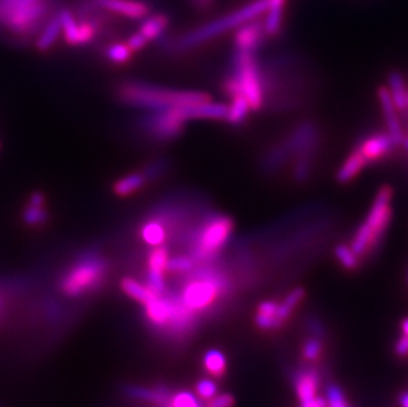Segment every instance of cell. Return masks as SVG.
Masks as SVG:
<instances>
[{"instance_id": "cell-1", "label": "cell", "mask_w": 408, "mask_h": 407, "mask_svg": "<svg viewBox=\"0 0 408 407\" xmlns=\"http://www.w3.org/2000/svg\"><path fill=\"white\" fill-rule=\"evenodd\" d=\"M119 98L130 106L160 111L209 101L210 95L195 90H173L149 83L131 81L123 83L119 88Z\"/></svg>"}, {"instance_id": "cell-2", "label": "cell", "mask_w": 408, "mask_h": 407, "mask_svg": "<svg viewBox=\"0 0 408 407\" xmlns=\"http://www.w3.org/2000/svg\"><path fill=\"white\" fill-rule=\"evenodd\" d=\"M392 188L390 185H382L372 200L366 218L354 233L350 248L360 258L374 249L389 229L392 216Z\"/></svg>"}, {"instance_id": "cell-3", "label": "cell", "mask_w": 408, "mask_h": 407, "mask_svg": "<svg viewBox=\"0 0 408 407\" xmlns=\"http://www.w3.org/2000/svg\"><path fill=\"white\" fill-rule=\"evenodd\" d=\"M267 7H269V0H252L241 9H235L227 15H223L221 18L212 20L208 24L190 31L189 33H186L178 40L177 46L180 49H190L193 46L203 44L205 41L213 40L215 37L226 33L227 31L237 29L243 26L245 23L259 18L262 15L266 14Z\"/></svg>"}, {"instance_id": "cell-4", "label": "cell", "mask_w": 408, "mask_h": 407, "mask_svg": "<svg viewBox=\"0 0 408 407\" xmlns=\"http://www.w3.org/2000/svg\"><path fill=\"white\" fill-rule=\"evenodd\" d=\"M106 274L107 263L102 255L95 250H86L60 279V288L66 296L78 297L102 286Z\"/></svg>"}, {"instance_id": "cell-5", "label": "cell", "mask_w": 408, "mask_h": 407, "mask_svg": "<svg viewBox=\"0 0 408 407\" xmlns=\"http://www.w3.org/2000/svg\"><path fill=\"white\" fill-rule=\"evenodd\" d=\"M226 279L212 268H200L183 287L180 302L193 314L208 310L226 290Z\"/></svg>"}, {"instance_id": "cell-6", "label": "cell", "mask_w": 408, "mask_h": 407, "mask_svg": "<svg viewBox=\"0 0 408 407\" xmlns=\"http://www.w3.org/2000/svg\"><path fill=\"white\" fill-rule=\"evenodd\" d=\"M234 231V222L229 216H210L193 233L192 258L195 262H203L213 258L227 245Z\"/></svg>"}, {"instance_id": "cell-7", "label": "cell", "mask_w": 408, "mask_h": 407, "mask_svg": "<svg viewBox=\"0 0 408 407\" xmlns=\"http://www.w3.org/2000/svg\"><path fill=\"white\" fill-rule=\"evenodd\" d=\"M232 77L240 85L241 92L249 102L251 110H259L264 102V88L254 52L235 51Z\"/></svg>"}, {"instance_id": "cell-8", "label": "cell", "mask_w": 408, "mask_h": 407, "mask_svg": "<svg viewBox=\"0 0 408 407\" xmlns=\"http://www.w3.org/2000/svg\"><path fill=\"white\" fill-rule=\"evenodd\" d=\"M45 0H4L0 6V20L16 33L38 27V21L47 14Z\"/></svg>"}, {"instance_id": "cell-9", "label": "cell", "mask_w": 408, "mask_h": 407, "mask_svg": "<svg viewBox=\"0 0 408 407\" xmlns=\"http://www.w3.org/2000/svg\"><path fill=\"white\" fill-rule=\"evenodd\" d=\"M186 122L188 118L184 107H175L154 111V114L143 120L141 126L156 139L171 140L177 138L183 132Z\"/></svg>"}, {"instance_id": "cell-10", "label": "cell", "mask_w": 408, "mask_h": 407, "mask_svg": "<svg viewBox=\"0 0 408 407\" xmlns=\"http://www.w3.org/2000/svg\"><path fill=\"white\" fill-rule=\"evenodd\" d=\"M168 259L169 255L166 246H156L149 253L147 287L158 295L167 292L164 273L167 271Z\"/></svg>"}, {"instance_id": "cell-11", "label": "cell", "mask_w": 408, "mask_h": 407, "mask_svg": "<svg viewBox=\"0 0 408 407\" xmlns=\"http://www.w3.org/2000/svg\"><path fill=\"white\" fill-rule=\"evenodd\" d=\"M378 100H380V107H382V114H383L387 134L392 139V142L395 143V146H399L403 143L404 132H403L400 120H399L398 109L395 107V105L392 102L387 86H380L378 89Z\"/></svg>"}, {"instance_id": "cell-12", "label": "cell", "mask_w": 408, "mask_h": 407, "mask_svg": "<svg viewBox=\"0 0 408 407\" xmlns=\"http://www.w3.org/2000/svg\"><path fill=\"white\" fill-rule=\"evenodd\" d=\"M266 35L263 21L258 18L245 23L241 27L237 28L234 35V46L235 51H245V52H257V49L262 46L263 38Z\"/></svg>"}, {"instance_id": "cell-13", "label": "cell", "mask_w": 408, "mask_h": 407, "mask_svg": "<svg viewBox=\"0 0 408 407\" xmlns=\"http://www.w3.org/2000/svg\"><path fill=\"white\" fill-rule=\"evenodd\" d=\"M394 147L397 146L387 132H375L360 142L357 149L367 163H374L387 157Z\"/></svg>"}, {"instance_id": "cell-14", "label": "cell", "mask_w": 408, "mask_h": 407, "mask_svg": "<svg viewBox=\"0 0 408 407\" xmlns=\"http://www.w3.org/2000/svg\"><path fill=\"white\" fill-rule=\"evenodd\" d=\"M58 18L61 20V26L65 32L66 41L73 46H80L89 43L94 35V28L89 23L78 26L69 11H61Z\"/></svg>"}, {"instance_id": "cell-15", "label": "cell", "mask_w": 408, "mask_h": 407, "mask_svg": "<svg viewBox=\"0 0 408 407\" xmlns=\"http://www.w3.org/2000/svg\"><path fill=\"white\" fill-rule=\"evenodd\" d=\"M367 164L369 163L366 162V159L362 157L361 152L355 148L343 160V164L337 171L335 179L341 184H348V183L353 181L357 176L360 175Z\"/></svg>"}, {"instance_id": "cell-16", "label": "cell", "mask_w": 408, "mask_h": 407, "mask_svg": "<svg viewBox=\"0 0 408 407\" xmlns=\"http://www.w3.org/2000/svg\"><path fill=\"white\" fill-rule=\"evenodd\" d=\"M98 1L103 7L129 18H143L149 12V7L140 1H132V0H98Z\"/></svg>"}, {"instance_id": "cell-17", "label": "cell", "mask_w": 408, "mask_h": 407, "mask_svg": "<svg viewBox=\"0 0 408 407\" xmlns=\"http://www.w3.org/2000/svg\"><path fill=\"white\" fill-rule=\"evenodd\" d=\"M286 0H269V7L266 11V18L263 21L267 36H277L281 31L283 16H284Z\"/></svg>"}, {"instance_id": "cell-18", "label": "cell", "mask_w": 408, "mask_h": 407, "mask_svg": "<svg viewBox=\"0 0 408 407\" xmlns=\"http://www.w3.org/2000/svg\"><path fill=\"white\" fill-rule=\"evenodd\" d=\"M167 226L166 223L154 216L149 221L144 222L141 226V237L152 248L163 246L167 240Z\"/></svg>"}, {"instance_id": "cell-19", "label": "cell", "mask_w": 408, "mask_h": 407, "mask_svg": "<svg viewBox=\"0 0 408 407\" xmlns=\"http://www.w3.org/2000/svg\"><path fill=\"white\" fill-rule=\"evenodd\" d=\"M389 83L390 95L398 111H406L408 109L407 103V85L403 78V75L399 72H391L387 78Z\"/></svg>"}, {"instance_id": "cell-20", "label": "cell", "mask_w": 408, "mask_h": 407, "mask_svg": "<svg viewBox=\"0 0 408 407\" xmlns=\"http://www.w3.org/2000/svg\"><path fill=\"white\" fill-rule=\"evenodd\" d=\"M318 377L315 371H303L295 379V390L300 403L306 402L317 396Z\"/></svg>"}, {"instance_id": "cell-21", "label": "cell", "mask_w": 408, "mask_h": 407, "mask_svg": "<svg viewBox=\"0 0 408 407\" xmlns=\"http://www.w3.org/2000/svg\"><path fill=\"white\" fill-rule=\"evenodd\" d=\"M126 394L130 397L139 399V401H146L149 403H158V405H164L169 399V393L168 388L163 386L158 388H144V386H127L126 388Z\"/></svg>"}, {"instance_id": "cell-22", "label": "cell", "mask_w": 408, "mask_h": 407, "mask_svg": "<svg viewBox=\"0 0 408 407\" xmlns=\"http://www.w3.org/2000/svg\"><path fill=\"white\" fill-rule=\"evenodd\" d=\"M230 98H232V102L227 105V112H226L225 120L230 125L237 126V125H241L247 120L251 107L242 92L234 94Z\"/></svg>"}, {"instance_id": "cell-23", "label": "cell", "mask_w": 408, "mask_h": 407, "mask_svg": "<svg viewBox=\"0 0 408 407\" xmlns=\"http://www.w3.org/2000/svg\"><path fill=\"white\" fill-rule=\"evenodd\" d=\"M278 305L272 300H264L258 305L257 314H255V324L260 329H277V314H278Z\"/></svg>"}, {"instance_id": "cell-24", "label": "cell", "mask_w": 408, "mask_h": 407, "mask_svg": "<svg viewBox=\"0 0 408 407\" xmlns=\"http://www.w3.org/2000/svg\"><path fill=\"white\" fill-rule=\"evenodd\" d=\"M304 296H306V291L303 288L297 287L284 297V300L280 305H278V314H277V327L278 328L284 324V322L294 312V310L301 303Z\"/></svg>"}, {"instance_id": "cell-25", "label": "cell", "mask_w": 408, "mask_h": 407, "mask_svg": "<svg viewBox=\"0 0 408 407\" xmlns=\"http://www.w3.org/2000/svg\"><path fill=\"white\" fill-rule=\"evenodd\" d=\"M205 370L209 376L212 377H222L223 374L226 373V368H227V361L223 354L222 352L218 349H212L205 353L204 360Z\"/></svg>"}, {"instance_id": "cell-26", "label": "cell", "mask_w": 408, "mask_h": 407, "mask_svg": "<svg viewBox=\"0 0 408 407\" xmlns=\"http://www.w3.org/2000/svg\"><path fill=\"white\" fill-rule=\"evenodd\" d=\"M122 290L124 291L126 295L130 296L131 299L139 302L144 305L149 302L152 296L158 295L149 290L147 285H141L138 280L131 279V278H124L121 283Z\"/></svg>"}, {"instance_id": "cell-27", "label": "cell", "mask_w": 408, "mask_h": 407, "mask_svg": "<svg viewBox=\"0 0 408 407\" xmlns=\"http://www.w3.org/2000/svg\"><path fill=\"white\" fill-rule=\"evenodd\" d=\"M167 26L168 18L164 15H155V16L147 18L141 24L139 32L149 41V40H154V38L160 36Z\"/></svg>"}, {"instance_id": "cell-28", "label": "cell", "mask_w": 408, "mask_h": 407, "mask_svg": "<svg viewBox=\"0 0 408 407\" xmlns=\"http://www.w3.org/2000/svg\"><path fill=\"white\" fill-rule=\"evenodd\" d=\"M61 20L58 16L52 18L47 24L45 29L43 31V35L38 37V49L40 51H47L50 46L55 44L57 37L61 32Z\"/></svg>"}, {"instance_id": "cell-29", "label": "cell", "mask_w": 408, "mask_h": 407, "mask_svg": "<svg viewBox=\"0 0 408 407\" xmlns=\"http://www.w3.org/2000/svg\"><path fill=\"white\" fill-rule=\"evenodd\" d=\"M144 183H146L144 176L140 175V174H132V175L126 176L119 181H117V184L114 185V191L118 196H127V194L138 191Z\"/></svg>"}, {"instance_id": "cell-30", "label": "cell", "mask_w": 408, "mask_h": 407, "mask_svg": "<svg viewBox=\"0 0 408 407\" xmlns=\"http://www.w3.org/2000/svg\"><path fill=\"white\" fill-rule=\"evenodd\" d=\"M334 255L337 260L343 265V268L346 270H355L358 268L360 263V257L353 251L350 245L346 243H340L334 249Z\"/></svg>"}, {"instance_id": "cell-31", "label": "cell", "mask_w": 408, "mask_h": 407, "mask_svg": "<svg viewBox=\"0 0 408 407\" xmlns=\"http://www.w3.org/2000/svg\"><path fill=\"white\" fill-rule=\"evenodd\" d=\"M195 259L188 255H178L168 259L167 271L171 273H189L195 268Z\"/></svg>"}, {"instance_id": "cell-32", "label": "cell", "mask_w": 408, "mask_h": 407, "mask_svg": "<svg viewBox=\"0 0 408 407\" xmlns=\"http://www.w3.org/2000/svg\"><path fill=\"white\" fill-rule=\"evenodd\" d=\"M218 394V386L213 379H201L195 386V396L203 401H212Z\"/></svg>"}, {"instance_id": "cell-33", "label": "cell", "mask_w": 408, "mask_h": 407, "mask_svg": "<svg viewBox=\"0 0 408 407\" xmlns=\"http://www.w3.org/2000/svg\"><path fill=\"white\" fill-rule=\"evenodd\" d=\"M23 218L28 225L36 226V225H41V223L47 222L48 213L45 212V209L43 206L28 205V208L23 213Z\"/></svg>"}, {"instance_id": "cell-34", "label": "cell", "mask_w": 408, "mask_h": 407, "mask_svg": "<svg viewBox=\"0 0 408 407\" xmlns=\"http://www.w3.org/2000/svg\"><path fill=\"white\" fill-rule=\"evenodd\" d=\"M326 403L328 407H349L343 390L335 385H329L326 388Z\"/></svg>"}, {"instance_id": "cell-35", "label": "cell", "mask_w": 408, "mask_h": 407, "mask_svg": "<svg viewBox=\"0 0 408 407\" xmlns=\"http://www.w3.org/2000/svg\"><path fill=\"white\" fill-rule=\"evenodd\" d=\"M107 57L114 63H126L131 57V49L127 44H115L107 49Z\"/></svg>"}, {"instance_id": "cell-36", "label": "cell", "mask_w": 408, "mask_h": 407, "mask_svg": "<svg viewBox=\"0 0 408 407\" xmlns=\"http://www.w3.org/2000/svg\"><path fill=\"white\" fill-rule=\"evenodd\" d=\"M323 352V344L317 339H309L308 342L304 344L303 348V356L304 359L308 361H315L320 357Z\"/></svg>"}, {"instance_id": "cell-37", "label": "cell", "mask_w": 408, "mask_h": 407, "mask_svg": "<svg viewBox=\"0 0 408 407\" xmlns=\"http://www.w3.org/2000/svg\"><path fill=\"white\" fill-rule=\"evenodd\" d=\"M164 169H166V163L164 162H161V160H158V162H155V163H152V164H149L146 169H144V179H155V177H158L160 174H163L164 172Z\"/></svg>"}, {"instance_id": "cell-38", "label": "cell", "mask_w": 408, "mask_h": 407, "mask_svg": "<svg viewBox=\"0 0 408 407\" xmlns=\"http://www.w3.org/2000/svg\"><path fill=\"white\" fill-rule=\"evenodd\" d=\"M234 406V398L227 394V393H223V394H217L215 397L209 401V407H232Z\"/></svg>"}, {"instance_id": "cell-39", "label": "cell", "mask_w": 408, "mask_h": 407, "mask_svg": "<svg viewBox=\"0 0 408 407\" xmlns=\"http://www.w3.org/2000/svg\"><path fill=\"white\" fill-rule=\"evenodd\" d=\"M147 43H149V40L143 36L140 32H138V33L132 35V36L129 38L127 46L130 48L131 51H139V49H141Z\"/></svg>"}, {"instance_id": "cell-40", "label": "cell", "mask_w": 408, "mask_h": 407, "mask_svg": "<svg viewBox=\"0 0 408 407\" xmlns=\"http://www.w3.org/2000/svg\"><path fill=\"white\" fill-rule=\"evenodd\" d=\"M395 353L398 354L399 357H408V337L407 336H402L399 339L397 344H395Z\"/></svg>"}, {"instance_id": "cell-41", "label": "cell", "mask_w": 408, "mask_h": 407, "mask_svg": "<svg viewBox=\"0 0 408 407\" xmlns=\"http://www.w3.org/2000/svg\"><path fill=\"white\" fill-rule=\"evenodd\" d=\"M301 407H328V403H326L325 398L316 396L315 398H312V399H309L306 402H303Z\"/></svg>"}, {"instance_id": "cell-42", "label": "cell", "mask_w": 408, "mask_h": 407, "mask_svg": "<svg viewBox=\"0 0 408 407\" xmlns=\"http://www.w3.org/2000/svg\"><path fill=\"white\" fill-rule=\"evenodd\" d=\"M29 205H33V206H43L44 205V196L40 192H35L31 196L29 199Z\"/></svg>"}, {"instance_id": "cell-43", "label": "cell", "mask_w": 408, "mask_h": 407, "mask_svg": "<svg viewBox=\"0 0 408 407\" xmlns=\"http://www.w3.org/2000/svg\"><path fill=\"white\" fill-rule=\"evenodd\" d=\"M399 403L402 407H408V391L403 393L400 398H399Z\"/></svg>"}, {"instance_id": "cell-44", "label": "cell", "mask_w": 408, "mask_h": 407, "mask_svg": "<svg viewBox=\"0 0 408 407\" xmlns=\"http://www.w3.org/2000/svg\"><path fill=\"white\" fill-rule=\"evenodd\" d=\"M402 332L408 337V317L402 322Z\"/></svg>"}, {"instance_id": "cell-45", "label": "cell", "mask_w": 408, "mask_h": 407, "mask_svg": "<svg viewBox=\"0 0 408 407\" xmlns=\"http://www.w3.org/2000/svg\"><path fill=\"white\" fill-rule=\"evenodd\" d=\"M195 1L200 7H208L212 3V0H195Z\"/></svg>"}, {"instance_id": "cell-46", "label": "cell", "mask_w": 408, "mask_h": 407, "mask_svg": "<svg viewBox=\"0 0 408 407\" xmlns=\"http://www.w3.org/2000/svg\"><path fill=\"white\" fill-rule=\"evenodd\" d=\"M402 144H403L404 148H406V149L408 151V138L403 139V143H402Z\"/></svg>"}, {"instance_id": "cell-47", "label": "cell", "mask_w": 408, "mask_h": 407, "mask_svg": "<svg viewBox=\"0 0 408 407\" xmlns=\"http://www.w3.org/2000/svg\"><path fill=\"white\" fill-rule=\"evenodd\" d=\"M0 305H3V300H1V297H0Z\"/></svg>"}, {"instance_id": "cell-48", "label": "cell", "mask_w": 408, "mask_h": 407, "mask_svg": "<svg viewBox=\"0 0 408 407\" xmlns=\"http://www.w3.org/2000/svg\"><path fill=\"white\" fill-rule=\"evenodd\" d=\"M407 103H408V92H407Z\"/></svg>"}]
</instances>
